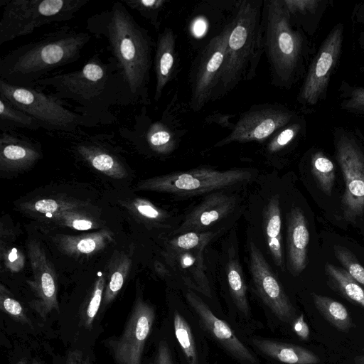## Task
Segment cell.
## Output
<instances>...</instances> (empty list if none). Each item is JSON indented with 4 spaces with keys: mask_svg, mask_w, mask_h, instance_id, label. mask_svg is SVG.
<instances>
[{
    "mask_svg": "<svg viewBox=\"0 0 364 364\" xmlns=\"http://www.w3.org/2000/svg\"><path fill=\"white\" fill-rule=\"evenodd\" d=\"M86 30L106 42L123 85L125 106L149 105L156 43L148 30L134 19L122 1H115L109 8L90 16Z\"/></svg>",
    "mask_w": 364,
    "mask_h": 364,
    "instance_id": "6da1fadb",
    "label": "cell"
},
{
    "mask_svg": "<svg viewBox=\"0 0 364 364\" xmlns=\"http://www.w3.org/2000/svg\"><path fill=\"white\" fill-rule=\"evenodd\" d=\"M35 87L52 88V95L74 102L75 112L102 124L116 121L110 112L112 107L125 106L117 68L110 58L103 60L99 53L90 57L80 69L50 75L38 81Z\"/></svg>",
    "mask_w": 364,
    "mask_h": 364,
    "instance_id": "7a4b0ae2",
    "label": "cell"
},
{
    "mask_svg": "<svg viewBox=\"0 0 364 364\" xmlns=\"http://www.w3.org/2000/svg\"><path fill=\"white\" fill-rule=\"evenodd\" d=\"M91 36L68 26L44 33L1 58L0 79L15 85L35 87L54 70L78 60Z\"/></svg>",
    "mask_w": 364,
    "mask_h": 364,
    "instance_id": "3957f363",
    "label": "cell"
},
{
    "mask_svg": "<svg viewBox=\"0 0 364 364\" xmlns=\"http://www.w3.org/2000/svg\"><path fill=\"white\" fill-rule=\"evenodd\" d=\"M263 2L244 0L237 6L212 101L224 97L240 82L255 77L264 52Z\"/></svg>",
    "mask_w": 364,
    "mask_h": 364,
    "instance_id": "277c9868",
    "label": "cell"
},
{
    "mask_svg": "<svg viewBox=\"0 0 364 364\" xmlns=\"http://www.w3.org/2000/svg\"><path fill=\"white\" fill-rule=\"evenodd\" d=\"M263 26L272 83L289 88L305 73L310 52L307 38L291 21L284 0L264 1Z\"/></svg>",
    "mask_w": 364,
    "mask_h": 364,
    "instance_id": "5b68a950",
    "label": "cell"
},
{
    "mask_svg": "<svg viewBox=\"0 0 364 364\" xmlns=\"http://www.w3.org/2000/svg\"><path fill=\"white\" fill-rule=\"evenodd\" d=\"M0 97L33 117L41 128L48 132L75 134L81 127H93L100 124L70 110L65 107L63 100L44 93L38 87L15 85L0 79Z\"/></svg>",
    "mask_w": 364,
    "mask_h": 364,
    "instance_id": "8992f818",
    "label": "cell"
},
{
    "mask_svg": "<svg viewBox=\"0 0 364 364\" xmlns=\"http://www.w3.org/2000/svg\"><path fill=\"white\" fill-rule=\"evenodd\" d=\"M89 0H6L0 19V46L45 25L73 19Z\"/></svg>",
    "mask_w": 364,
    "mask_h": 364,
    "instance_id": "52a82bcc",
    "label": "cell"
},
{
    "mask_svg": "<svg viewBox=\"0 0 364 364\" xmlns=\"http://www.w3.org/2000/svg\"><path fill=\"white\" fill-rule=\"evenodd\" d=\"M335 134L336 159L345 182L341 208L344 219L354 222L364 213V153L350 133L340 129Z\"/></svg>",
    "mask_w": 364,
    "mask_h": 364,
    "instance_id": "ba28073f",
    "label": "cell"
},
{
    "mask_svg": "<svg viewBox=\"0 0 364 364\" xmlns=\"http://www.w3.org/2000/svg\"><path fill=\"white\" fill-rule=\"evenodd\" d=\"M250 176L249 171L241 169L215 171L197 168L150 179L144 187L180 196H193L233 186L249 180Z\"/></svg>",
    "mask_w": 364,
    "mask_h": 364,
    "instance_id": "9c48e42d",
    "label": "cell"
},
{
    "mask_svg": "<svg viewBox=\"0 0 364 364\" xmlns=\"http://www.w3.org/2000/svg\"><path fill=\"white\" fill-rule=\"evenodd\" d=\"M231 28L230 21L209 41L196 58L191 79L190 105L194 112L200 111L212 101L222 72Z\"/></svg>",
    "mask_w": 364,
    "mask_h": 364,
    "instance_id": "30bf717a",
    "label": "cell"
},
{
    "mask_svg": "<svg viewBox=\"0 0 364 364\" xmlns=\"http://www.w3.org/2000/svg\"><path fill=\"white\" fill-rule=\"evenodd\" d=\"M298 118L296 114L281 105H262L242 113L231 132L215 147L232 142H262Z\"/></svg>",
    "mask_w": 364,
    "mask_h": 364,
    "instance_id": "8fae6325",
    "label": "cell"
},
{
    "mask_svg": "<svg viewBox=\"0 0 364 364\" xmlns=\"http://www.w3.org/2000/svg\"><path fill=\"white\" fill-rule=\"evenodd\" d=\"M343 39V26L337 24L322 42L310 63L298 95L299 103L314 106L326 97L329 79L338 62Z\"/></svg>",
    "mask_w": 364,
    "mask_h": 364,
    "instance_id": "7c38bea8",
    "label": "cell"
},
{
    "mask_svg": "<svg viewBox=\"0 0 364 364\" xmlns=\"http://www.w3.org/2000/svg\"><path fill=\"white\" fill-rule=\"evenodd\" d=\"M154 318L153 307L138 300L121 336L113 345L114 359L117 364H141Z\"/></svg>",
    "mask_w": 364,
    "mask_h": 364,
    "instance_id": "4fadbf2b",
    "label": "cell"
},
{
    "mask_svg": "<svg viewBox=\"0 0 364 364\" xmlns=\"http://www.w3.org/2000/svg\"><path fill=\"white\" fill-rule=\"evenodd\" d=\"M250 268L256 290L264 303L284 322L295 319V309L260 250L250 242Z\"/></svg>",
    "mask_w": 364,
    "mask_h": 364,
    "instance_id": "5bb4252c",
    "label": "cell"
},
{
    "mask_svg": "<svg viewBox=\"0 0 364 364\" xmlns=\"http://www.w3.org/2000/svg\"><path fill=\"white\" fill-rule=\"evenodd\" d=\"M119 134L136 146H146L157 154L171 152L176 144L173 131L163 121L152 122L143 107L131 127H122Z\"/></svg>",
    "mask_w": 364,
    "mask_h": 364,
    "instance_id": "9a60e30c",
    "label": "cell"
},
{
    "mask_svg": "<svg viewBox=\"0 0 364 364\" xmlns=\"http://www.w3.org/2000/svg\"><path fill=\"white\" fill-rule=\"evenodd\" d=\"M186 299L199 317L205 329L228 353L235 358L255 363V358L249 349L237 338L229 325L217 317L208 306L194 292L189 291Z\"/></svg>",
    "mask_w": 364,
    "mask_h": 364,
    "instance_id": "2e32d148",
    "label": "cell"
},
{
    "mask_svg": "<svg viewBox=\"0 0 364 364\" xmlns=\"http://www.w3.org/2000/svg\"><path fill=\"white\" fill-rule=\"evenodd\" d=\"M309 232L303 211L298 207L289 212L287 226V257L291 272L301 273L306 267Z\"/></svg>",
    "mask_w": 364,
    "mask_h": 364,
    "instance_id": "e0dca14e",
    "label": "cell"
},
{
    "mask_svg": "<svg viewBox=\"0 0 364 364\" xmlns=\"http://www.w3.org/2000/svg\"><path fill=\"white\" fill-rule=\"evenodd\" d=\"M236 198L233 196L215 193L207 197L186 218L177 232L200 230L226 216L234 209Z\"/></svg>",
    "mask_w": 364,
    "mask_h": 364,
    "instance_id": "ac0fdd59",
    "label": "cell"
},
{
    "mask_svg": "<svg viewBox=\"0 0 364 364\" xmlns=\"http://www.w3.org/2000/svg\"><path fill=\"white\" fill-rule=\"evenodd\" d=\"M176 61V36L173 31L166 28L159 33L154 58L156 87L154 100L157 102L164 89L173 78Z\"/></svg>",
    "mask_w": 364,
    "mask_h": 364,
    "instance_id": "d6986e66",
    "label": "cell"
},
{
    "mask_svg": "<svg viewBox=\"0 0 364 364\" xmlns=\"http://www.w3.org/2000/svg\"><path fill=\"white\" fill-rule=\"evenodd\" d=\"M1 161L4 165H26L40 158L39 145L15 130L1 131Z\"/></svg>",
    "mask_w": 364,
    "mask_h": 364,
    "instance_id": "ffe728a7",
    "label": "cell"
},
{
    "mask_svg": "<svg viewBox=\"0 0 364 364\" xmlns=\"http://www.w3.org/2000/svg\"><path fill=\"white\" fill-rule=\"evenodd\" d=\"M252 344L262 353L286 364H317L319 358L297 345L269 339H253Z\"/></svg>",
    "mask_w": 364,
    "mask_h": 364,
    "instance_id": "44dd1931",
    "label": "cell"
},
{
    "mask_svg": "<svg viewBox=\"0 0 364 364\" xmlns=\"http://www.w3.org/2000/svg\"><path fill=\"white\" fill-rule=\"evenodd\" d=\"M263 226L266 240L275 264L284 269L281 235V211L277 196L271 198L263 211Z\"/></svg>",
    "mask_w": 364,
    "mask_h": 364,
    "instance_id": "7402d4cb",
    "label": "cell"
},
{
    "mask_svg": "<svg viewBox=\"0 0 364 364\" xmlns=\"http://www.w3.org/2000/svg\"><path fill=\"white\" fill-rule=\"evenodd\" d=\"M329 287L348 301L364 308V288L348 272L331 263L325 265Z\"/></svg>",
    "mask_w": 364,
    "mask_h": 364,
    "instance_id": "603a6c76",
    "label": "cell"
},
{
    "mask_svg": "<svg viewBox=\"0 0 364 364\" xmlns=\"http://www.w3.org/2000/svg\"><path fill=\"white\" fill-rule=\"evenodd\" d=\"M311 296L320 314L336 329L347 332L354 327L351 316L341 303L316 293H312Z\"/></svg>",
    "mask_w": 364,
    "mask_h": 364,
    "instance_id": "cb8c5ba5",
    "label": "cell"
},
{
    "mask_svg": "<svg viewBox=\"0 0 364 364\" xmlns=\"http://www.w3.org/2000/svg\"><path fill=\"white\" fill-rule=\"evenodd\" d=\"M292 23L303 31L314 33L309 21L314 17L318 21L324 11V1L320 0H284Z\"/></svg>",
    "mask_w": 364,
    "mask_h": 364,
    "instance_id": "d4e9b609",
    "label": "cell"
},
{
    "mask_svg": "<svg viewBox=\"0 0 364 364\" xmlns=\"http://www.w3.org/2000/svg\"><path fill=\"white\" fill-rule=\"evenodd\" d=\"M19 128L36 131L41 127L33 117L0 97V131Z\"/></svg>",
    "mask_w": 364,
    "mask_h": 364,
    "instance_id": "484cf974",
    "label": "cell"
},
{
    "mask_svg": "<svg viewBox=\"0 0 364 364\" xmlns=\"http://www.w3.org/2000/svg\"><path fill=\"white\" fill-rule=\"evenodd\" d=\"M226 272L230 291L236 306L244 315L249 316L250 306L246 294L247 287L241 267L237 259L230 257Z\"/></svg>",
    "mask_w": 364,
    "mask_h": 364,
    "instance_id": "4316f807",
    "label": "cell"
},
{
    "mask_svg": "<svg viewBox=\"0 0 364 364\" xmlns=\"http://www.w3.org/2000/svg\"><path fill=\"white\" fill-rule=\"evenodd\" d=\"M311 169L321 189L331 196L336 178L335 166L332 161L322 151H316L311 156Z\"/></svg>",
    "mask_w": 364,
    "mask_h": 364,
    "instance_id": "83f0119b",
    "label": "cell"
},
{
    "mask_svg": "<svg viewBox=\"0 0 364 364\" xmlns=\"http://www.w3.org/2000/svg\"><path fill=\"white\" fill-rule=\"evenodd\" d=\"M305 123L299 117L276 132L266 146L268 154L279 153L293 144L301 134H304Z\"/></svg>",
    "mask_w": 364,
    "mask_h": 364,
    "instance_id": "f1b7e54d",
    "label": "cell"
},
{
    "mask_svg": "<svg viewBox=\"0 0 364 364\" xmlns=\"http://www.w3.org/2000/svg\"><path fill=\"white\" fill-rule=\"evenodd\" d=\"M173 327L175 336L188 364H198V353L191 328L184 317L178 311H175L173 315Z\"/></svg>",
    "mask_w": 364,
    "mask_h": 364,
    "instance_id": "f546056e",
    "label": "cell"
},
{
    "mask_svg": "<svg viewBox=\"0 0 364 364\" xmlns=\"http://www.w3.org/2000/svg\"><path fill=\"white\" fill-rule=\"evenodd\" d=\"M126 6L136 11L158 31L161 26V14L166 0H124Z\"/></svg>",
    "mask_w": 364,
    "mask_h": 364,
    "instance_id": "4dcf8cb0",
    "label": "cell"
},
{
    "mask_svg": "<svg viewBox=\"0 0 364 364\" xmlns=\"http://www.w3.org/2000/svg\"><path fill=\"white\" fill-rule=\"evenodd\" d=\"M334 255L348 274L364 288V267L347 247L334 245Z\"/></svg>",
    "mask_w": 364,
    "mask_h": 364,
    "instance_id": "1f68e13d",
    "label": "cell"
},
{
    "mask_svg": "<svg viewBox=\"0 0 364 364\" xmlns=\"http://www.w3.org/2000/svg\"><path fill=\"white\" fill-rule=\"evenodd\" d=\"M0 307L4 312L16 321L22 324L31 325V322L22 305L18 301L7 294L3 287L1 289Z\"/></svg>",
    "mask_w": 364,
    "mask_h": 364,
    "instance_id": "d6a6232c",
    "label": "cell"
},
{
    "mask_svg": "<svg viewBox=\"0 0 364 364\" xmlns=\"http://www.w3.org/2000/svg\"><path fill=\"white\" fill-rule=\"evenodd\" d=\"M210 237L212 234L210 232H187L173 239L171 245L176 251H186L203 247V244L208 242Z\"/></svg>",
    "mask_w": 364,
    "mask_h": 364,
    "instance_id": "836d02e7",
    "label": "cell"
},
{
    "mask_svg": "<svg viewBox=\"0 0 364 364\" xmlns=\"http://www.w3.org/2000/svg\"><path fill=\"white\" fill-rule=\"evenodd\" d=\"M103 288L104 279L100 277L82 316V323L87 328H92L93 321L102 302Z\"/></svg>",
    "mask_w": 364,
    "mask_h": 364,
    "instance_id": "e575fe53",
    "label": "cell"
},
{
    "mask_svg": "<svg viewBox=\"0 0 364 364\" xmlns=\"http://www.w3.org/2000/svg\"><path fill=\"white\" fill-rule=\"evenodd\" d=\"M341 107L349 112L364 113V87H355L350 89L347 97L342 101Z\"/></svg>",
    "mask_w": 364,
    "mask_h": 364,
    "instance_id": "d590c367",
    "label": "cell"
},
{
    "mask_svg": "<svg viewBox=\"0 0 364 364\" xmlns=\"http://www.w3.org/2000/svg\"><path fill=\"white\" fill-rule=\"evenodd\" d=\"M124 280V275L120 271H117L112 274L104 296V302L105 304H109L114 299L117 293L122 289Z\"/></svg>",
    "mask_w": 364,
    "mask_h": 364,
    "instance_id": "8d00e7d4",
    "label": "cell"
},
{
    "mask_svg": "<svg viewBox=\"0 0 364 364\" xmlns=\"http://www.w3.org/2000/svg\"><path fill=\"white\" fill-rule=\"evenodd\" d=\"M149 364H173L171 350L165 341L159 343L154 360Z\"/></svg>",
    "mask_w": 364,
    "mask_h": 364,
    "instance_id": "74e56055",
    "label": "cell"
},
{
    "mask_svg": "<svg viewBox=\"0 0 364 364\" xmlns=\"http://www.w3.org/2000/svg\"><path fill=\"white\" fill-rule=\"evenodd\" d=\"M293 328L296 334L302 340H307L309 336V329L304 321V315L301 314L294 320Z\"/></svg>",
    "mask_w": 364,
    "mask_h": 364,
    "instance_id": "f35d334b",
    "label": "cell"
},
{
    "mask_svg": "<svg viewBox=\"0 0 364 364\" xmlns=\"http://www.w3.org/2000/svg\"><path fill=\"white\" fill-rule=\"evenodd\" d=\"M34 208L38 212L41 213L51 214L58 210V204L53 200L43 199L38 200L35 203Z\"/></svg>",
    "mask_w": 364,
    "mask_h": 364,
    "instance_id": "ab89813d",
    "label": "cell"
},
{
    "mask_svg": "<svg viewBox=\"0 0 364 364\" xmlns=\"http://www.w3.org/2000/svg\"><path fill=\"white\" fill-rule=\"evenodd\" d=\"M136 208L140 214L150 219H156L161 215L157 209L145 202L139 204Z\"/></svg>",
    "mask_w": 364,
    "mask_h": 364,
    "instance_id": "60d3db41",
    "label": "cell"
},
{
    "mask_svg": "<svg viewBox=\"0 0 364 364\" xmlns=\"http://www.w3.org/2000/svg\"><path fill=\"white\" fill-rule=\"evenodd\" d=\"M97 247L96 240L91 237L80 240L76 245L77 250L82 253H91Z\"/></svg>",
    "mask_w": 364,
    "mask_h": 364,
    "instance_id": "b9f144b4",
    "label": "cell"
},
{
    "mask_svg": "<svg viewBox=\"0 0 364 364\" xmlns=\"http://www.w3.org/2000/svg\"><path fill=\"white\" fill-rule=\"evenodd\" d=\"M65 364H90L81 351L75 350L69 352Z\"/></svg>",
    "mask_w": 364,
    "mask_h": 364,
    "instance_id": "7bdbcfd3",
    "label": "cell"
},
{
    "mask_svg": "<svg viewBox=\"0 0 364 364\" xmlns=\"http://www.w3.org/2000/svg\"><path fill=\"white\" fill-rule=\"evenodd\" d=\"M72 226L78 230H87L92 228V223L85 219H75L72 222Z\"/></svg>",
    "mask_w": 364,
    "mask_h": 364,
    "instance_id": "ee69618b",
    "label": "cell"
},
{
    "mask_svg": "<svg viewBox=\"0 0 364 364\" xmlns=\"http://www.w3.org/2000/svg\"><path fill=\"white\" fill-rule=\"evenodd\" d=\"M355 16L358 23L364 24V4L359 6L356 11Z\"/></svg>",
    "mask_w": 364,
    "mask_h": 364,
    "instance_id": "f6af8a7d",
    "label": "cell"
},
{
    "mask_svg": "<svg viewBox=\"0 0 364 364\" xmlns=\"http://www.w3.org/2000/svg\"><path fill=\"white\" fill-rule=\"evenodd\" d=\"M354 362L355 364H364V355L355 357Z\"/></svg>",
    "mask_w": 364,
    "mask_h": 364,
    "instance_id": "bcb514c9",
    "label": "cell"
},
{
    "mask_svg": "<svg viewBox=\"0 0 364 364\" xmlns=\"http://www.w3.org/2000/svg\"><path fill=\"white\" fill-rule=\"evenodd\" d=\"M16 364H27L24 359L20 360Z\"/></svg>",
    "mask_w": 364,
    "mask_h": 364,
    "instance_id": "7dc6e473",
    "label": "cell"
},
{
    "mask_svg": "<svg viewBox=\"0 0 364 364\" xmlns=\"http://www.w3.org/2000/svg\"><path fill=\"white\" fill-rule=\"evenodd\" d=\"M363 37L360 38L361 39L360 40V44H361L362 47L363 48V50H364V35H363Z\"/></svg>",
    "mask_w": 364,
    "mask_h": 364,
    "instance_id": "c3c4849f",
    "label": "cell"
},
{
    "mask_svg": "<svg viewBox=\"0 0 364 364\" xmlns=\"http://www.w3.org/2000/svg\"><path fill=\"white\" fill-rule=\"evenodd\" d=\"M31 364H41L38 361L36 360H33Z\"/></svg>",
    "mask_w": 364,
    "mask_h": 364,
    "instance_id": "681fc988",
    "label": "cell"
}]
</instances>
